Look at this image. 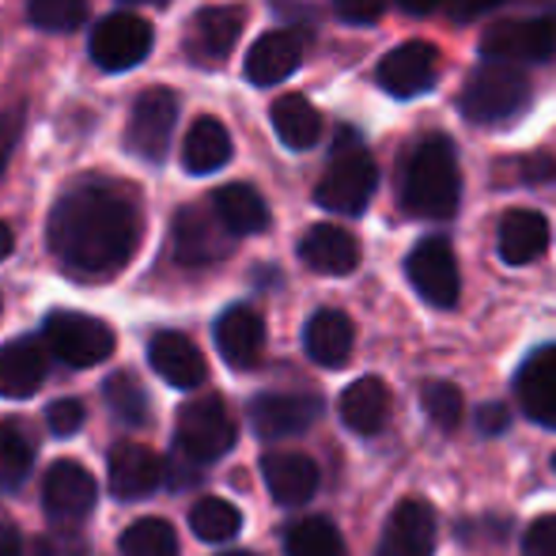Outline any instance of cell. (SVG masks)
Masks as SVG:
<instances>
[{
  "label": "cell",
  "mask_w": 556,
  "mask_h": 556,
  "mask_svg": "<svg viewBox=\"0 0 556 556\" xmlns=\"http://www.w3.org/2000/svg\"><path fill=\"white\" fill-rule=\"evenodd\" d=\"M53 257L80 280H106L129 265L140 242V216L125 190L84 178L61 193L46 224Z\"/></svg>",
  "instance_id": "obj_1"
},
{
  "label": "cell",
  "mask_w": 556,
  "mask_h": 556,
  "mask_svg": "<svg viewBox=\"0 0 556 556\" xmlns=\"http://www.w3.org/2000/svg\"><path fill=\"white\" fill-rule=\"evenodd\" d=\"M462 198V178L458 160H454V144L435 132L425 137L413 148L409 163L402 175V205L417 220H451Z\"/></svg>",
  "instance_id": "obj_2"
},
{
  "label": "cell",
  "mask_w": 556,
  "mask_h": 556,
  "mask_svg": "<svg viewBox=\"0 0 556 556\" xmlns=\"http://www.w3.org/2000/svg\"><path fill=\"white\" fill-rule=\"evenodd\" d=\"M375 182H379L375 160L352 140V132H349V144L337 140V155L330 160V167H326L323 182L315 186V201L326 208V213L359 216L367 205H371Z\"/></svg>",
  "instance_id": "obj_3"
},
{
  "label": "cell",
  "mask_w": 556,
  "mask_h": 556,
  "mask_svg": "<svg viewBox=\"0 0 556 556\" xmlns=\"http://www.w3.org/2000/svg\"><path fill=\"white\" fill-rule=\"evenodd\" d=\"M530 103V84L515 65H484L462 91V114L473 125H500Z\"/></svg>",
  "instance_id": "obj_4"
},
{
  "label": "cell",
  "mask_w": 556,
  "mask_h": 556,
  "mask_svg": "<svg viewBox=\"0 0 556 556\" xmlns=\"http://www.w3.org/2000/svg\"><path fill=\"white\" fill-rule=\"evenodd\" d=\"M42 344L53 359L68 367H96L111 359L114 330L103 318L80 315V311H50L42 323Z\"/></svg>",
  "instance_id": "obj_5"
},
{
  "label": "cell",
  "mask_w": 556,
  "mask_h": 556,
  "mask_svg": "<svg viewBox=\"0 0 556 556\" xmlns=\"http://www.w3.org/2000/svg\"><path fill=\"white\" fill-rule=\"evenodd\" d=\"M235 420L227 405L216 394L186 402L178 409V446L193 466H208V462L224 458L235 446Z\"/></svg>",
  "instance_id": "obj_6"
},
{
  "label": "cell",
  "mask_w": 556,
  "mask_h": 556,
  "mask_svg": "<svg viewBox=\"0 0 556 556\" xmlns=\"http://www.w3.org/2000/svg\"><path fill=\"white\" fill-rule=\"evenodd\" d=\"M155 46V30L148 20L132 12H111L91 30V61L103 73H129L140 61H148Z\"/></svg>",
  "instance_id": "obj_7"
},
{
  "label": "cell",
  "mask_w": 556,
  "mask_h": 556,
  "mask_svg": "<svg viewBox=\"0 0 556 556\" xmlns=\"http://www.w3.org/2000/svg\"><path fill=\"white\" fill-rule=\"evenodd\" d=\"M175 125H178V96L170 88H152L132 103L125 144L140 160L163 163L170 152V140H175Z\"/></svg>",
  "instance_id": "obj_8"
},
{
  "label": "cell",
  "mask_w": 556,
  "mask_h": 556,
  "mask_svg": "<svg viewBox=\"0 0 556 556\" xmlns=\"http://www.w3.org/2000/svg\"><path fill=\"white\" fill-rule=\"evenodd\" d=\"M556 23L553 20H504L481 35V53L492 65H538L553 58Z\"/></svg>",
  "instance_id": "obj_9"
},
{
  "label": "cell",
  "mask_w": 556,
  "mask_h": 556,
  "mask_svg": "<svg viewBox=\"0 0 556 556\" xmlns=\"http://www.w3.org/2000/svg\"><path fill=\"white\" fill-rule=\"evenodd\" d=\"M405 273H409L413 288L425 303L432 307H454L462 292V277H458V262H454V250L446 239H420L413 247L409 262H405Z\"/></svg>",
  "instance_id": "obj_10"
},
{
  "label": "cell",
  "mask_w": 556,
  "mask_h": 556,
  "mask_svg": "<svg viewBox=\"0 0 556 556\" xmlns=\"http://www.w3.org/2000/svg\"><path fill=\"white\" fill-rule=\"evenodd\" d=\"M440 76V50L432 42H402L379 61L375 80L387 96L394 99H417L435 88Z\"/></svg>",
  "instance_id": "obj_11"
},
{
  "label": "cell",
  "mask_w": 556,
  "mask_h": 556,
  "mask_svg": "<svg viewBox=\"0 0 556 556\" xmlns=\"http://www.w3.org/2000/svg\"><path fill=\"white\" fill-rule=\"evenodd\" d=\"M231 239L216 216V208L205 205H186L170 224V242H175V257L182 265H213L231 254Z\"/></svg>",
  "instance_id": "obj_12"
},
{
  "label": "cell",
  "mask_w": 556,
  "mask_h": 556,
  "mask_svg": "<svg viewBox=\"0 0 556 556\" xmlns=\"http://www.w3.org/2000/svg\"><path fill=\"white\" fill-rule=\"evenodd\" d=\"M96 496H99L96 477L73 458L53 462L50 473H46V481H42V507L53 522H61V527H73V522H80L84 515H91Z\"/></svg>",
  "instance_id": "obj_13"
},
{
  "label": "cell",
  "mask_w": 556,
  "mask_h": 556,
  "mask_svg": "<svg viewBox=\"0 0 556 556\" xmlns=\"http://www.w3.org/2000/svg\"><path fill=\"white\" fill-rule=\"evenodd\" d=\"M323 417V402L311 394H257L250 402V425L262 440H292Z\"/></svg>",
  "instance_id": "obj_14"
},
{
  "label": "cell",
  "mask_w": 556,
  "mask_h": 556,
  "mask_svg": "<svg viewBox=\"0 0 556 556\" xmlns=\"http://www.w3.org/2000/svg\"><path fill=\"white\" fill-rule=\"evenodd\" d=\"M242 23H247V12L242 8H231V4H220V8H201L190 23V35H186V50H190V61L193 65H224L227 53L235 50L242 35Z\"/></svg>",
  "instance_id": "obj_15"
},
{
  "label": "cell",
  "mask_w": 556,
  "mask_h": 556,
  "mask_svg": "<svg viewBox=\"0 0 556 556\" xmlns=\"http://www.w3.org/2000/svg\"><path fill=\"white\" fill-rule=\"evenodd\" d=\"M148 364H152V371L175 390H198L201 382L208 379V364H205V356H201V349L186 333H175V330H163L152 337V344H148Z\"/></svg>",
  "instance_id": "obj_16"
},
{
  "label": "cell",
  "mask_w": 556,
  "mask_h": 556,
  "mask_svg": "<svg viewBox=\"0 0 556 556\" xmlns=\"http://www.w3.org/2000/svg\"><path fill=\"white\" fill-rule=\"evenodd\" d=\"M435 549V511L425 500H405L394 507L382 534L379 556H432Z\"/></svg>",
  "instance_id": "obj_17"
},
{
  "label": "cell",
  "mask_w": 556,
  "mask_h": 556,
  "mask_svg": "<svg viewBox=\"0 0 556 556\" xmlns=\"http://www.w3.org/2000/svg\"><path fill=\"white\" fill-rule=\"evenodd\" d=\"M111 492L125 504L132 500H144L160 489L163 481V462L152 446H140V443H122L111 451Z\"/></svg>",
  "instance_id": "obj_18"
},
{
  "label": "cell",
  "mask_w": 556,
  "mask_h": 556,
  "mask_svg": "<svg viewBox=\"0 0 556 556\" xmlns=\"http://www.w3.org/2000/svg\"><path fill=\"white\" fill-rule=\"evenodd\" d=\"M303 65V38L292 30H269L262 35L247 53V80L257 88H273L285 84L295 68Z\"/></svg>",
  "instance_id": "obj_19"
},
{
  "label": "cell",
  "mask_w": 556,
  "mask_h": 556,
  "mask_svg": "<svg viewBox=\"0 0 556 556\" xmlns=\"http://www.w3.org/2000/svg\"><path fill=\"white\" fill-rule=\"evenodd\" d=\"M515 394L522 402V413L545 428H556V344L538 349L527 364L519 367Z\"/></svg>",
  "instance_id": "obj_20"
},
{
  "label": "cell",
  "mask_w": 556,
  "mask_h": 556,
  "mask_svg": "<svg viewBox=\"0 0 556 556\" xmlns=\"http://www.w3.org/2000/svg\"><path fill=\"white\" fill-rule=\"evenodd\" d=\"M262 477L280 507H300L318 492V466L307 454L273 451L262 458Z\"/></svg>",
  "instance_id": "obj_21"
},
{
  "label": "cell",
  "mask_w": 556,
  "mask_h": 556,
  "mask_svg": "<svg viewBox=\"0 0 556 556\" xmlns=\"http://www.w3.org/2000/svg\"><path fill=\"white\" fill-rule=\"evenodd\" d=\"M216 349L220 356L227 359L231 367L247 371L262 359V349H265V323L254 307H227L216 323Z\"/></svg>",
  "instance_id": "obj_22"
},
{
  "label": "cell",
  "mask_w": 556,
  "mask_h": 556,
  "mask_svg": "<svg viewBox=\"0 0 556 556\" xmlns=\"http://www.w3.org/2000/svg\"><path fill=\"white\" fill-rule=\"evenodd\" d=\"M300 257L307 269L323 277H344L359 265V242L337 224H315L300 242Z\"/></svg>",
  "instance_id": "obj_23"
},
{
  "label": "cell",
  "mask_w": 556,
  "mask_h": 556,
  "mask_svg": "<svg viewBox=\"0 0 556 556\" xmlns=\"http://www.w3.org/2000/svg\"><path fill=\"white\" fill-rule=\"evenodd\" d=\"M46 382V344L30 337L0 344V397H30Z\"/></svg>",
  "instance_id": "obj_24"
},
{
  "label": "cell",
  "mask_w": 556,
  "mask_h": 556,
  "mask_svg": "<svg viewBox=\"0 0 556 556\" xmlns=\"http://www.w3.org/2000/svg\"><path fill=\"white\" fill-rule=\"evenodd\" d=\"M549 250V220L534 208H515L500 220V257L507 265H530Z\"/></svg>",
  "instance_id": "obj_25"
},
{
  "label": "cell",
  "mask_w": 556,
  "mask_h": 556,
  "mask_svg": "<svg viewBox=\"0 0 556 556\" xmlns=\"http://www.w3.org/2000/svg\"><path fill=\"white\" fill-rule=\"evenodd\" d=\"M352 341H356V330H352V318L344 311H318L303 330V349L318 367L349 364Z\"/></svg>",
  "instance_id": "obj_26"
},
{
  "label": "cell",
  "mask_w": 556,
  "mask_h": 556,
  "mask_svg": "<svg viewBox=\"0 0 556 556\" xmlns=\"http://www.w3.org/2000/svg\"><path fill=\"white\" fill-rule=\"evenodd\" d=\"M341 420L356 435H379L390 420V390L382 379H356L341 394Z\"/></svg>",
  "instance_id": "obj_27"
},
{
  "label": "cell",
  "mask_w": 556,
  "mask_h": 556,
  "mask_svg": "<svg viewBox=\"0 0 556 556\" xmlns=\"http://www.w3.org/2000/svg\"><path fill=\"white\" fill-rule=\"evenodd\" d=\"M213 208L220 216V224L227 231L239 239V235H257L269 227V205L265 198L247 182H231V186H220L213 198Z\"/></svg>",
  "instance_id": "obj_28"
},
{
  "label": "cell",
  "mask_w": 556,
  "mask_h": 556,
  "mask_svg": "<svg viewBox=\"0 0 556 556\" xmlns=\"http://www.w3.org/2000/svg\"><path fill=\"white\" fill-rule=\"evenodd\" d=\"M231 160V132L224 129V122L216 117H201L193 122L190 137L182 144V163L190 175H213Z\"/></svg>",
  "instance_id": "obj_29"
},
{
  "label": "cell",
  "mask_w": 556,
  "mask_h": 556,
  "mask_svg": "<svg viewBox=\"0 0 556 556\" xmlns=\"http://www.w3.org/2000/svg\"><path fill=\"white\" fill-rule=\"evenodd\" d=\"M273 129L292 152H307L323 137V114L307 103L303 96H280L273 103Z\"/></svg>",
  "instance_id": "obj_30"
},
{
  "label": "cell",
  "mask_w": 556,
  "mask_h": 556,
  "mask_svg": "<svg viewBox=\"0 0 556 556\" xmlns=\"http://www.w3.org/2000/svg\"><path fill=\"white\" fill-rule=\"evenodd\" d=\"M30 466H35V440L30 428L15 417L0 420V489L12 492L27 481Z\"/></svg>",
  "instance_id": "obj_31"
},
{
  "label": "cell",
  "mask_w": 556,
  "mask_h": 556,
  "mask_svg": "<svg viewBox=\"0 0 556 556\" xmlns=\"http://www.w3.org/2000/svg\"><path fill=\"white\" fill-rule=\"evenodd\" d=\"M190 527H193V534H198L201 542L220 545V542H231V538L242 530V515H239V507L227 504V500L205 496V500H198V504H193Z\"/></svg>",
  "instance_id": "obj_32"
},
{
  "label": "cell",
  "mask_w": 556,
  "mask_h": 556,
  "mask_svg": "<svg viewBox=\"0 0 556 556\" xmlns=\"http://www.w3.org/2000/svg\"><path fill=\"white\" fill-rule=\"evenodd\" d=\"M103 394H106V405L122 425L137 428L152 417V405H148V390L132 379L129 371H114L111 379L103 382Z\"/></svg>",
  "instance_id": "obj_33"
},
{
  "label": "cell",
  "mask_w": 556,
  "mask_h": 556,
  "mask_svg": "<svg viewBox=\"0 0 556 556\" xmlns=\"http://www.w3.org/2000/svg\"><path fill=\"white\" fill-rule=\"evenodd\" d=\"M285 556H344V542L330 519H303L288 530Z\"/></svg>",
  "instance_id": "obj_34"
},
{
  "label": "cell",
  "mask_w": 556,
  "mask_h": 556,
  "mask_svg": "<svg viewBox=\"0 0 556 556\" xmlns=\"http://www.w3.org/2000/svg\"><path fill=\"white\" fill-rule=\"evenodd\" d=\"M117 545L122 556H178V534L167 519H137Z\"/></svg>",
  "instance_id": "obj_35"
},
{
  "label": "cell",
  "mask_w": 556,
  "mask_h": 556,
  "mask_svg": "<svg viewBox=\"0 0 556 556\" xmlns=\"http://www.w3.org/2000/svg\"><path fill=\"white\" fill-rule=\"evenodd\" d=\"M420 402H425V413L435 428L443 432H454L462 425V413H466V397L454 382H443V379H432L420 387Z\"/></svg>",
  "instance_id": "obj_36"
},
{
  "label": "cell",
  "mask_w": 556,
  "mask_h": 556,
  "mask_svg": "<svg viewBox=\"0 0 556 556\" xmlns=\"http://www.w3.org/2000/svg\"><path fill=\"white\" fill-rule=\"evenodd\" d=\"M27 15L38 30L68 35L88 20V0H27Z\"/></svg>",
  "instance_id": "obj_37"
},
{
  "label": "cell",
  "mask_w": 556,
  "mask_h": 556,
  "mask_svg": "<svg viewBox=\"0 0 556 556\" xmlns=\"http://www.w3.org/2000/svg\"><path fill=\"white\" fill-rule=\"evenodd\" d=\"M84 420H88V413H84L80 397H61V402H53L50 409H46V428H50L58 440L76 435L84 428Z\"/></svg>",
  "instance_id": "obj_38"
},
{
  "label": "cell",
  "mask_w": 556,
  "mask_h": 556,
  "mask_svg": "<svg viewBox=\"0 0 556 556\" xmlns=\"http://www.w3.org/2000/svg\"><path fill=\"white\" fill-rule=\"evenodd\" d=\"M23 125H27V111H23V106H8V111H0V175H4L8 160H12L15 144H20Z\"/></svg>",
  "instance_id": "obj_39"
},
{
  "label": "cell",
  "mask_w": 556,
  "mask_h": 556,
  "mask_svg": "<svg viewBox=\"0 0 556 556\" xmlns=\"http://www.w3.org/2000/svg\"><path fill=\"white\" fill-rule=\"evenodd\" d=\"M522 553L527 556H556V515H542L530 522L527 538H522Z\"/></svg>",
  "instance_id": "obj_40"
},
{
  "label": "cell",
  "mask_w": 556,
  "mask_h": 556,
  "mask_svg": "<svg viewBox=\"0 0 556 556\" xmlns=\"http://www.w3.org/2000/svg\"><path fill=\"white\" fill-rule=\"evenodd\" d=\"M333 12L341 15L344 23L364 27V23H375L387 12V0H333Z\"/></svg>",
  "instance_id": "obj_41"
},
{
  "label": "cell",
  "mask_w": 556,
  "mask_h": 556,
  "mask_svg": "<svg viewBox=\"0 0 556 556\" xmlns=\"http://www.w3.org/2000/svg\"><path fill=\"white\" fill-rule=\"evenodd\" d=\"M88 553V542L80 538H38L35 556H84Z\"/></svg>",
  "instance_id": "obj_42"
},
{
  "label": "cell",
  "mask_w": 556,
  "mask_h": 556,
  "mask_svg": "<svg viewBox=\"0 0 556 556\" xmlns=\"http://www.w3.org/2000/svg\"><path fill=\"white\" fill-rule=\"evenodd\" d=\"M496 4H504V0H443L446 15H454V20H473V15H484Z\"/></svg>",
  "instance_id": "obj_43"
},
{
  "label": "cell",
  "mask_w": 556,
  "mask_h": 556,
  "mask_svg": "<svg viewBox=\"0 0 556 556\" xmlns=\"http://www.w3.org/2000/svg\"><path fill=\"white\" fill-rule=\"evenodd\" d=\"M507 420H511V417H507V409L500 402L484 405V409L477 413V428H481L484 435H500L507 428Z\"/></svg>",
  "instance_id": "obj_44"
},
{
  "label": "cell",
  "mask_w": 556,
  "mask_h": 556,
  "mask_svg": "<svg viewBox=\"0 0 556 556\" xmlns=\"http://www.w3.org/2000/svg\"><path fill=\"white\" fill-rule=\"evenodd\" d=\"M0 556H23V538L8 519H0Z\"/></svg>",
  "instance_id": "obj_45"
},
{
  "label": "cell",
  "mask_w": 556,
  "mask_h": 556,
  "mask_svg": "<svg viewBox=\"0 0 556 556\" xmlns=\"http://www.w3.org/2000/svg\"><path fill=\"white\" fill-rule=\"evenodd\" d=\"M397 4H402L405 12L425 15V12H432V8H443V0H397Z\"/></svg>",
  "instance_id": "obj_46"
},
{
  "label": "cell",
  "mask_w": 556,
  "mask_h": 556,
  "mask_svg": "<svg viewBox=\"0 0 556 556\" xmlns=\"http://www.w3.org/2000/svg\"><path fill=\"white\" fill-rule=\"evenodd\" d=\"M12 247H15V235H12V227H8V224H0V262H4V257L12 254Z\"/></svg>",
  "instance_id": "obj_47"
},
{
  "label": "cell",
  "mask_w": 556,
  "mask_h": 556,
  "mask_svg": "<svg viewBox=\"0 0 556 556\" xmlns=\"http://www.w3.org/2000/svg\"><path fill=\"white\" fill-rule=\"evenodd\" d=\"M125 4H152V8H163L167 0H125Z\"/></svg>",
  "instance_id": "obj_48"
},
{
  "label": "cell",
  "mask_w": 556,
  "mask_h": 556,
  "mask_svg": "<svg viewBox=\"0 0 556 556\" xmlns=\"http://www.w3.org/2000/svg\"><path fill=\"white\" fill-rule=\"evenodd\" d=\"M220 556H254V553H242V549H235V553H220Z\"/></svg>",
  "instance_id": "obj_49"
},
{
  "label": "cell",
  "mask_w": 556,
  "mask_h": 556,
  "mask_svg": "<svg viewBox=\"0 0 556 556\" xmlns=\"http://www.w3.org/2000/svg\"><path fill=\"white\" fill-rule=\"evenodd\" d=\"M553 466H556V458H553Z\"/></svg>",
  "instance_id": "obj_50"
}]
</instances>
